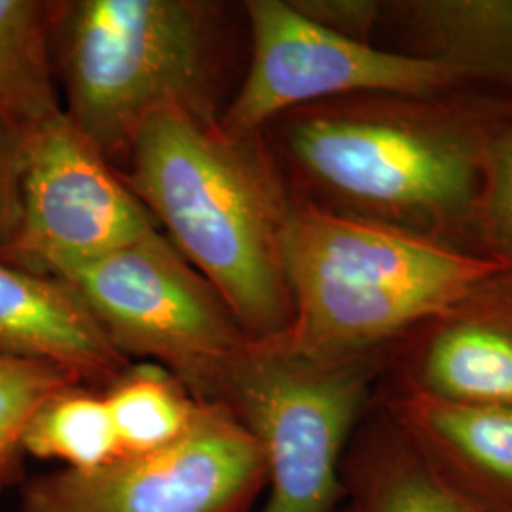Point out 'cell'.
<instances>
[{
  "label": "cell",
  "instance_id": "cell-1",
  "mask_svg": "<svg viewBox=\"0 0 512 512\" xmlns=\"http://www.w3.org/2000/svg\"><path fill=\"white\" fill-rule=\"evenodd\" d=\"M509 124L511 99L465 86L313 103L279 116L262 137L294 196L480 253L478 207Z\"/></svg>",
  "mask_w": 512,
  "mask_h": 512
},
{
  "label": "cell",
  "instance_id": "cell-2",
  "mask_svg": "<svg viewBox=\"0 0 512 512\" xmlns=\"http://www.w3.org/2000/svg\"><path fill=\"white\" fill-rule=\"evenodd\" d=\"M281 255L293 323L268 340L317 365L387 361L431 323L512 287L511 266L494 256L294 194Z\"/></svg>",
  "mask_w": 512,
  "mask_h": 512
},
{
  "label": "cell",
  "instance_id": "cell-3",
  "mask_svg": "<svg viewBox=\"0 0 512 512\" xmlns=\"http://www.w3.org/2000/svg\"><path fill=\"white\" fill-rule=\"evenodd\" d=\"M126 184L169 241L215 287L249 340L293 323L281 236L291 188L260 135L179 105L152 112L131 145Z\"/></svg>",
  "mask_w": 512,
  "mask_h": 512
},
{
  "label": "cell",
  "instance_id": "cell-4",
  "mask_svg": "<svg viewBox=\"0 0 512 512\" xmlns=\"http://www.w3.org/2000/svg\"><path fill=\"white\" fill-rule=\"evenodd\" d=\"M219 4L203 0L54 2L52 57L63 107L107 158L129 150L148 116L215 107Z\"/></svg>",
  "mask_w": 512,
  "mask_h": 512
},
{
  "label": "cell",
  "instance_id": "cell-5",
  "mask_svg": "<svg viewBox=\"0 0 512 512\" xmlns=\"http://www.w3.org/2000/svg\"><path fill=\"white\" fill-rule=\"evenodd\" d=\"M385 361L317 365L249 340L220 393L256 440L266 467L258 512H338L346 503L342 461L374 401Z\"/></svg>",
  "mask_w": 512,
  "mask_h": 512
},
{
  "label": "cell",
  "instance_id": "cell-6",
  "mask_svg": "<svg viewBox=\"0 0 512 512\" xmlns=\"http://www.w3.org/2000/svg\"><path fill=\"white\" fill-rule=\"evenodd\" d=\"M110 344L173 374L200 403H219L249 342L215 287L156 228L63 275Z\"/></svg>",
  "mask_w": 512,
  "mask_h": 512
},
{
  "label": "cell",
  "instance_id": "cell-7",
  "mask_svg": "<svg viewBox=\"0 0 512 512\" xmlns=\"http://www.w3.org/2000/svg\"><path fill=\"white\" fill-rule=\"evenodd\" d=\"M251 61L219 116L234 135H260L279 116L313 103L363 95H439L471 86L448 63L340 37L296 12L289 0L245 2Z\"/></svg>",
  "mask_w": 512,
  "mask_h": 512
},
{
  "label": "cell",
  "instance_id": "cell-8",
  "mask_svg": "<svg viewBox=\"0 0 512 512\" xmlns=\"http://www.w3.org/2000/svg\"><path fill=\"white\" fill-rule=\"evenodd\" d=\"M266 467L251 433L219 403H202L183 439L93 471L57 469L21 488V512H251Z\"/></svg>",
  "mask_w": 512,
  "mask_h": 512
},
{
  "label": "cell",
  "instance_id": "cell-9",
  "mask_svg": "<svg viewBox=\"0 0 512 512\" xmlns=\"http://www.w3.org/2000/svg\"><path fill=\"white\" fill-rule=\"evenodd\" d=\"M19 234L2 262L61 279L156 222L65 110L25 131Z\"/></svg>",
  "mask_w": 512,
  "mask_h": 512
},
{
  "label": "cell",
  "instance_id": "cell-10",
  "mask_svg": "<svg viewBox=\"0 0 512 512\" xmlns=\"http://www.w3.org/2000/svg\"><path fill=\"white\" fill-rule=\"evenodd\" d=\"M382 404L469 512H512V406L450 403L384 376Z\"/></svg>",
  "mask_w": 512,
  "mask_h": 512
},
{
  "label": "cell",
  "instance_id": "cell-11",
  "mask_svg": "<svg viewBox=\"0 0 512 512\" xmlns=\"http://www.w3.org/2000/svg\"><path fill=\"white\" fill-rule=\"evenodd\" d=\"M384 376L450 403L512 406V287L410 336Z\"/></svg>",
  "mask_w": 512,
  "mask_h": 512
},
{
  "label": "cell",
  "instance_id": "cell-12",
  "mask_svg": "<svg viewBox=\"0 0 512 512\" xmlns=\"http://www.w3.org/2000/svg\"><path fill=\"white\" fill-rule=\"evenodd\" d=\"M0 355L63 366L86 384L110 385L129 366L67 283L2 260Z\"/></svg>",
  "mask_w": 512,
  "mask_h": 512
},
{
  "label": "cell",
  "instance_id": "cell-13",
  "mask_svg": "<svg viewBox=\"0 0 512 512\" xmlns=\"http://www.w3.org/2000/svg\"><path fill=\"white\" fill-rule=\"evenodd\" d=\"M380 31L391 50L440 59L512 101V0L384 2Z\"/></svg>",
  "mask_w": 512,
  "mask_h": 512
},
{
  "label": "cell",
  "instance_id": "cell-14",
  "mask_svg": "<svg viewBox=\"0 0 512 512\" xmlns=\"http://www.w3.org/2000/svg\"><path fill=\"white\" fill-rule=\"evenodd\" d=\"M342 484L349 512H469L376 399L349 440Z\"/></svg>",
  "mask_w": 512,
  "mask_h": 512
},
{
  "label": "cell",
  "instance_id": "cell-15",
  "mask_svg": "<svg viewBox=\"0 0 512 512\" xmlns=\"http://www.w3.org/2000/svg\"><path fill=\"white\" fill-rule=\"evenodd\" d=\"M54 2L0 0V120L27 131L63 110L52 57Z\"/></svg>",
  "mask_w": 512,
  "mask_h": 512
},
{
  "label": "cell",
  "instance_id": "cell-16",
  "mask_svg": "<svg viewBox=\"0 0 512 512\" xmlns=\"http://www.w3.org/2000/svg\"><path fill=\"white\" fill-rule=\"evenodd\" d=\"M122 456L158 452L183 439L202 403L162 366L129 365L103 393Z\"/></svg>",
  "mask_w": 512,
  "mask_h": 512
},
{
  "label": "cell",
  "instance_id": "cell-17",
  "mask_svg": "<svg viewBox=\"0 0 512 512\" xmlns=\"http://www.w3.org/2000/svg\"><path fill=\"white\" fill-rule=\"evenodd\" d=\"M25 456L57 461L71 471H93L122 458L103 393L74 385L54 395L29 423Z\"/></svg>",
  "mask_w": 512,
  "mask_h": 512
},
{
  "label": "cell",
  "instance_id": "cell-18",
  "mask_svg": "<svg viewBox=\"0 0 512 512\" xmlns=\"http://www.w3.org/2000/svg\"><path fill=\"white\" fill-rule=\"evenodd\" d=\"M86 382L63 366L0 355V490L21 473L23 440L42 404Z\"/></svg>",
  "mask_w": 512,
  "mask_h": 512
},
{
  "label": "cell",
  "instance_id": "cell-19",
  "mask_svg": "<svg viewBox=\"0 0 512 512\" xmlns=\"http://www.w3.org/2000/svg\"><path fill=\"white\" fill-rule=\"evenodd\" d=\"M476 243L482 255L494 256L512 268V124L492 150L476 217Z\"/></svg>",
  "mask_w": 512,
  "mask_h": 512
},
{
  "label": "cell",
  "instance_id": "cell-20",
  "mask_svg": "<svg viewBox=\"0 0 512 512\" xmlns=\"http://www.w3.org/2000/svg\"><path fill=\"white\" fill-rule=\"evenodd\" d=\"M25 131L0 120V260L18 238L23 209Z\"/></svg>",
  "mask_w": 512,
  "mask_h": 512
},
{
  "label": "cell",
  "instance_id": "cell-21",
  "mask_svg": "<svg viewBox=\"0 0 512 512\" xmlns=\"http://www.w3.org/2000/svg\"><path fill=\"white\" fill-rule=\"evenodd\" d=\"M296 12L340 37L374 42L384 2L376 0H289Z\"/></svg>",
  "mask_w": 512,
  "mask_h": 512
},
{
  "label": "cell",
  "instance_id": "cell-22",
  "mask_svg": "<svg viewBox=\"0 0 512 512\" xmlns=\"http://www.w3.org/2000/svg\"><path fill=\"white\" fill-rule=\"evenodd\" d=\"M338 512H349L348 507H346V505H344V507H342V509H340V511H338Z\"/></svg>",
  "mask_w": 512,
  "mask_h": 512
}]
</instances>
